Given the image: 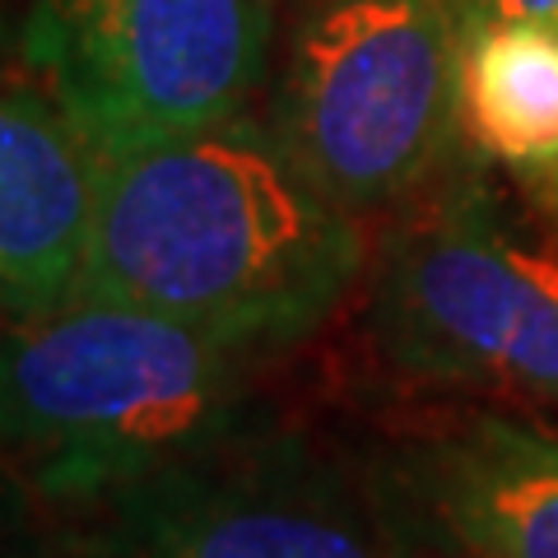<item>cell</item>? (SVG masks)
<instances>
[{"label": "cell", "mask_w": 558, "mask_h": 558, "mask_svg": "<svg viewBox=\"0 0 558 558\" xmlns=\"http://www.w3.org/2000/svg\"><path fill=\"white\" fill-rule=\"evenodd\" d=\"M447 0H317L293 33L279 140L354 219L410 201L461 140Z\"/></svg>", "instance_id": "obj_4"}, {"label": "cell", "mask_w": 558, "mask_h": 558, "mask_svg": "<svg viewBox=\"0 0 558 558\" xmlns=\"http://www.w3.org/2000/svg\"><path fill=\"white\" fill-rule=\"evenodd\" d=\"M442 558H558V433L470 414L391 465Z\"/></svg>", "instance_id": "obj_7"}, {"label": "cell", "mask_w": 558, "mask_h": 558, "mask_svg": "<svg viewBox=\"0 0 558 558\" xmlns=\"http://www.w3.org/2000/svg\"><path fill=\"white\" fill-rule=\"evenodd\" d=\"M266 359L89 293L0 317V465L57 508H112L191 451L260 424Z\"/></svg>", "instance_id": "obj_2"}, {"label": "cell", "mask_w": 558, "mask_h": 558, "mask_svg": "<svg viewBox=\"0 0 558 558\" xmlns=\"http://www.w3.org/2000/svg\"><path fill=\"white\" fill-rule=\"evenodd\" d=\"M363 260L359 219L242 112L102 154L75 293L279 354L344 303Z\"/></svg>", "instance_id": "obj_1"}, {"label": "cell", "mask_w": 558, "mask_h": 558, "mask_svg": "<svg viewBox=\"0 0 558 558\" xmlns=\"http://www.w3.org/2000/svg\"><path fill=\"white\" fill-rule=\"evenodd\" d=\"M38 494L0 465V558H57V545L38 517Z\"/></svg>", "instance_id": "obj_10"}, {"label": "cell", "mask_w": 558, "mask_h": 558, "mask_svg": "<svg viewBox=\"0 0 558 558\" xmlns=\"http://www.w3.org/2000/svg\"><path fill=\"white\" fill-rule=\"evenodd\" d=\"M266 0H38L24 57L102 154L247 112Z\"/></svg>", "instance_id": "obj_6"}, {"label": "cell", "mask_w": 558, "mask_h": 558, "mask_svg": "<svg viewBox=\"0 0 558 558\" xmlns=\"http://www.w3.org/2000/svg\"><path fill=\"white\" fill-rule=\"evenodd\" d=\"M126 558H442L391 470L266 418L112 502Z\"/></svg>", "instance_id": "obj_5"}, {"label": "cell", "mask_w": 558, "mask_h": 558, "mask_svg": "<svg viewBox=\"0 0 558 558\" xmlns=\"http://www.w3.org/2000/svg\"><path fill=\"white\" fill-rule=\"evenodd\" d=\"M373 336L391 368L558 410V247L484 178H457L381 242Z\"/></svg>", "instance_id": "obj_3"}, {"label": "cell", "mask_w": 558, "mask_h": 558, "mask_svg": "<svg viewBox=\"0 0 558 558\" xmlns=\"http://www.w3.org/2000/svg\"><path fill=\"white\" fill-rule=\"evenodd\" d=\"M457 121L470 154L558 209V20L457 24Z\"/></svg>", "instance_id": "obj_9"}, {"label": "cell", "mask_w": 558, "mask_h": 558, "mask_svg": "<svg viewBox=\"0 0 558 558\" xmlns=\"http://www.w3.org/2000/svg\"><path fill=\"white\" fill-rule=\"evenodd\" d=\"M102 149L51 94L0 89V317L75 299Z\"/></svg>", "instance_id": "obj_8"}, {"label": "cell", "mask_w": 558, "mask_h": 558, "mask_svg": "<svg viewBox=\"0 0 558 558\" xmlns=\"http://www.w3.org/2000/svg\"><path fill=\"white\" fill-rule=\"evenodd\" d=\"M457 24L480 20H558V0H447Z\"/></svg>", "instance_id": "obj_11"}]
</instances>
